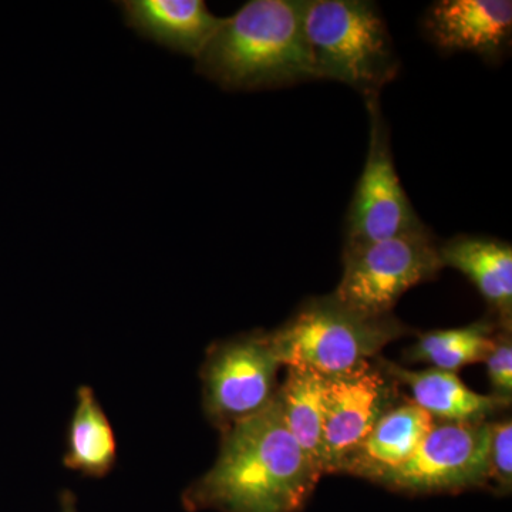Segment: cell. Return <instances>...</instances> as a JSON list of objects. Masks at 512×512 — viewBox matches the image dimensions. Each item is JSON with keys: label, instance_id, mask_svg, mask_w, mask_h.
Masks as SVG:
<instances>
[{"label": "cell", "instance_id": "3", "mask_svg": "<svg viewBox=\"0 0 512 512\" xmlns=\"http://www.w3.org/2000/svg\"><path fill=\"white\" fill-rule=\"evenodd\" d=\"M305 35L315 80H333L379 99L400 59L379 8L369 0H306Z\"/></svg>", "mask_w": 512, "mask_h": 512}, {"label": "cell", "instance_id": "1", "mask_svg": "<svg viewBox=\"0 0 512 512\" xmlns=\"http://www.w3.org/2000/svg\"><path fill=\"white\" fill-rule=\"evenodd\" d=\"M208 473L185 488V511L301 512L319 474L286 427L276 396L261 413L221 431Z\"/></svg>", "mask_w": 512, "mask_h": 512}, {"label": "cell", "instance_id": "12", "mask_svg": "<svg viewBox=\"0 0 512 512\" xmlns=\"http://www.w3.org/2000/svg\"><path fill=\"white\" fill-rule=\"evenodd\" d=\"M439 251L444 268L466 275L493 309L497 322L511 330V245L483 235H457L439 245Z\"/></svg>", "mask_w": 512, "mask_h": 512}, {"label": "cell", "instance_id": "19", "mask_svg": "<svg viewBox=\"0 0 512 512\" xmlns=\"http://www.w3.org/2000/svg\"><path fill=\"white\" fill-rule=\"evenodd\" d=\"M495 396L511 399L512 393V342L511 330L500 328L495 336V346L485 359Z\"/></svg>", "mask_w": 512, "mask_h": 512}, {"label": "cell", "instance_id": "10", "mask_svg": "<svg viewBox=\"0 0 512 512\" xmlns=\"http://www.w3.org/2000/svg\"><path fill=\"white\" fill-rule=\"evenodd\" d=\"M423 29L437 49L468 52L487 62L507 55L512 35L510 0H440L423 18Z\"/></svg>", "mask_w": 512, "mask_h": 512}, {"label": "cell", "instance_id": "11", "mask_svg": "<svg viewBox=\"0 0 512 512\" xmlns=\"http://www.w3.org/2000/svg\"><path fill=\"white\" fill-rule=\"evenodd\" d=\"M124 23L143 39L174 53L198 55L217 32L221 19L204 0H121Z\"/></svg>", "mask_w": 512, "mask_h": 512}, {"label": "cell", "instance_id": "15", "mask_svg": "<svg viewBox=\"0 0 512 512\" xmlns=\"http://www.w3.org/2000/svg\"><path fill=\"white\" fill-rule=\"evenodd\" d=\"M119 446L109 417L90 386L76 392V407L66 433L63 466L83 477L104 478L116 468Z\"/></svg>", "mask_w": 512, "mask_h": 512}, {"label": "cell", "instance_id": "7", "mask_svg": "<svg viewBox=\"0 0 512 512\" xmlns=\"http://www.w3.org/2000/svg\"><path fill=\"white\" fill-rule=\"evenodd\" d=\"M491 423L434 421L412 456L379 481L407 494L460 493L490 485Z\"/></svg>", "mask_w": 512, "mask_h": 512}, {"label": "cell", "instance_id": "9", "mask_svg": "<svg viewBox=\"0 0 512 512\" xmlns=\"http://www.w3.org/2000/svg\"><path fill=\"white\" fill-rule=\"evenodd\" d=\"M399 399V383L379 360L343 375L326 377L323 397V468L342 473L343 466L365 441L377 421Z\"/></svg>", "mask_w": 512, "mask_h": 512}, {"label": "cell", "instance_id": "6", "mask_svg": "<svg viewBox=\"0 0 512 512\" xmlns=\"http://www.w3.org/2000/svg\"><path fill=\"white\" fill-rule=\"evenodd\" d=\"M268 333L252 332L214 343L201 367L205 416L225 430L274 402L281 367Z\"/></svg>", "mask_w": 512, "mask_h": 512}, {"label": "cell", "instance_id": "20", "mask_svg": "<svg viewBox=\"0 0 512 512\" xmlns=\"http://www.w3.org/2000/svg\"><path fill=\"white\" fill-rule=\"evenodd\" d=\"M60 512H77V498L73 491L63 490L60 494Z\"/></svg>", "mask_w": 512, "mask_h": 512}, {"label": "cell", "instance_id": "18", "mask_svg": "<svg viewBox=\"0 0 512 512\" xmlns=\"http://www.w3.org/2000/svg\"><path fill=\"white\" fill-rule=\"evenodd\" d=\"M495 493L507 495L512 487V423L511 419L491 423L490 483Z\"/></svg>", "mask_w": 512, "mask_h": 512}, {"label": "cell", "instance_id": "2", "mask_svg": "<svg viewBox=\"0 0 512 512\" xmlns=\"http://www.w3.org/2000/svg\"><path fill=\"white\" fill-rule=\"evenodd\" d=\"M306 0H249L222 18L195 70L228 92L315 80L305 35Z\"/></svg>", "mask_w": 512, "mask_h": 512}, {"label": "cell", "instance_id": "5", "mask_svg": "<svg viewBox=\"0 0 512 512\" xmlns=\"http://www.w3.org/2000/svg\"><path fill=\"white\" fill-rule=\"evenodd\" d=\"M439 245L427 225L383 241L345 245L343 275L333 296L363 315H392L404 293L444 269Z\"/></svg>", "mask_w": 512, "mask_h": 512}, {"label": "cell", "instance_id": "14", "mask_svg": "<svg viewBox=\"0 0 512 512\" xmlns=\"http://www.w3.org/2000/svg\"><path fill=\"white\" fill-rule=\"evenodd\" d=\"M380 365L399 384L412 392L414 404L434 420L446 423H478L510 406L511 399L495 394L484 396L468 389L456 373L430 369L406 370L392 362L379 359Z\"/></svg>", "mask_w": 512, "mask_h": 512}, {"label": "cell", "instance_id": "16", "mask_svg": "<svg viewBox=\"0 0 512 512\" xmlns=\"http://www.w3.org/2000/svg\"><path fill=\"white\" fill-rule=\"evenodd\" d=\"M326 377L303 369L288 367L284 383L278 387L276 400L289 433L301 447L320 477L323 468V397Z\"/></svg>", "mask_w": 512, "mask_h": 512}, {"label": "cell", "instance_id": "4", "mask_svg": "<svg viewBox=\"0 0 512 512\" xmlns=\"http://www.w3.org/2000/svg\"><path fill=\"white\" fill-rule=\"evenodd\" d=\"M407 332L393 315H363L335 296L309 299L281 328L268 333L281 365L332 377L356 369Z\"/></svg>", "mask_w": 512, "mask_h": 512}, {"label": "cell", "instance_id": "17", "mask_svg": "<svg viewBox=\"0 0 512 512\" xmlns=\"http://www.w3.org/2000/svg\"><path fill=\"white\" fill-rule=\"evenodd\" d=\"M500 328L503 326L497 320H480L466 328L423 333L410 348L409 359L456 373L461 367L485 362Z\"/></svg>", "mask_w": 512, "mask_h": 512}, {"label": "cell", "instance_id": "13", "mask_svg": "<svg viewBox=\"0 0 512 512\" xmlns=\"http://www.w3.org/2000/svg\"><path fill=\"white\" fill-rule=\"evenodd\" d=\"M433 417L412 400L396 404L343 466L342 473L379 484L386 474L407 460L434 424Z\"/></svg>", "mask_w": 512, "mask_h": 512}, {"label": "cell", "instance_id": "8", "mask_svg": "<svg viewBox=\"0 0 512 512\" xmlns=\"http://www.w3.org/2000/svg\"><path fill=\"white\" fill-rule=\"evenodd\" d=\"M365 103L370 123L369 150L346 214L345 245L383 241L426 225L397 174L379 99Z\"/></svg>", "mask_w": 512, "mask_h": 512}]
</instances>
